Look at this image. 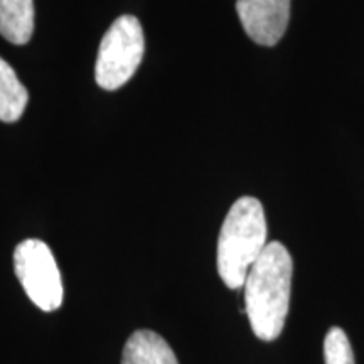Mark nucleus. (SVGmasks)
<instances>
[{"mask_svg":"<svg viewBox=\"0 0 364 364\" xmlns=\"http://www.w3.org/2000/svg\"><path fill=\"white\" fill-rule=\"evenodd\" d=\"M294 262L280 241H270L245 282V314L258 339L282 334L290 306Z\"/></svg>","mask_w":364,"mask_h":364,"instance_id":"1","label":"nucleus"},{"mask_svg":"<svg viewBox=\"0 0 364 364\" xmlns=\"http://www.w3.org/2000/svg\"><path fill=\"white\" fill-rule=\"evenodd\" d=\"M267 235L262 203L252 196L240 198L228 211L218 238V273L228 289L245 287L250 268L267 248Z\"/></svg>","mask_w":364,"mask_h":364,"instance_id":"2","label":"nucleus"},{"mask_svg":"<svg viewBox=\"0 0 364 364\" xmlns=\"http://www.w3.org/2000/svg\"><path fill=\"white\" fill-rule=\"evenodd\" d=\"M145 53V38L140 22L134 16H122L108 27L100 43L95 80L100 88H122L139 70Z\"/></svg>","mask_w":364,"mask_h":364,"instance_id":"3","label":"nucleus"},{"mask_svg":"<svg viewBox=\"0 0 364 364\" xmlns=\"http://www.w3.org/2000/svg\"><path fill=\"white\" fill-rule=\"evenodd\" d=\"M14 270L27 297L41 311L53 312L61 307L65 299L61 273L51 248L44 241L31 238L17 245Z\"/></svg>","mask_w":364,"mask_h":364,"instance_id":"4","label":"nucleus"},{"mask_svg":"<svg viewBox=\"0 0 364 364\" xmlns=\"http://www.w3.org/2000/svg\"><path fill=\"white\" fill-rule=\"evenodd\" d=\"M236 12L253 43L275 46L290 21V0H238Z\"/></svg>","mask_w":364,"mask_h":364,"instance_id":"5","label":"nucleus"},{"mask_svg":"<svg viewBox=\"0 0 364 364\" xmlns=\"http://www.w3.org/2000/svg\"><path fill=\"white\" fill-rule=\"evenodd\" d=\"M122 364H179L167 341L154 331H135L125 343Z\"/></svg>","mask_w":364,"mask_h":364,"instance_id":"6","label":"nucleus"},{"mask_svg":"<svg viewBox=\"0 0 364 364\" xmlns=\"http://www.w3.org/2000/svg\"><path fill=\"white\" fill-rule=\"evenodd\" d=\"M34 33L33 0H0V34L9 43L22 46Z\"/></svg>","mask_w":364,"mask_h":364,"instance_id":"7","label":"nucleus"},{"mask_svg":"<svg viewBox=\"0 0 364 364\" xmlns=\"http://www.w3.org/2000/svg\"><path fill=\"white\" fill-rule=\"evenodd\" d=\"M26 86L17 78L16 71L7 61L0 58V120L12 124L17 122L27 107Z\"/></svg>","mask_w":364,"mask_h":364,"instance_id":"8","label":"nucleus"},{"mask_svg":"<svg viewBox=\"0 0 364 364\" xmlns=\"http://www.w3.org/2000/svg\"><path fill=\"white\" fill-rule=\"evenodd\" d=\"M326 364H354L351 343L341 327H331L324 339Z\"/></svg>","mask_w":364,"mask_h":364,"instance_id":"9","label":"nucleus"}]
</instances>
